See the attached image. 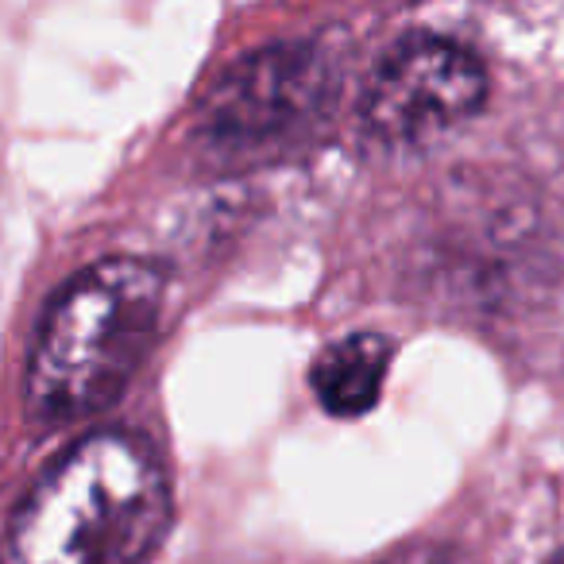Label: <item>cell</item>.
<instances>
[{
    "label": "cell",
    "instance_id": "obj_1",
    "mask_svg": "<svg viewBox=\"0 0 564 564\" xmlns=\"http://www.w3.org/2000/svg\"><path fill=\"white\" fill-rule=\"evenodd\" d=\"M171 525L155 448L128 430L74 441L12 507L4 564H140Z\"/></svg>",
    "mask_w": 564,
    "mask_h": 564
},
{
    "label": "cell",
    "instance_id": "obj_2",
    "mask_svg": "<svg viewBox=\"0 0 564 564\" xmlns=\"http://www.w3.org/2000/svg\"><path fill=\"white\" fill-rule=\"evenodd\" d=\"M159 314L163 274L148 259L109 256L58 286L28 348V417L55 430L109 406L148 356Z\"/></svg>",
    "mask_w": 564,
    "mask_h": 564
},
{
    "label": "cell",
    "instance_id": "obj_3",
    "mask_svg": "<svg viewBox=\"0 0 564 564\" xmlns=\"http://www.w3.org/2000/svg\"><path fill=\"white\" fill-rule=\"evenodd\" d=\"M337 70L314 43H271L232 63L202 105V132L220 151H279L329 112Z\"/></svg>",
    "mask_w": 564,
    "mask_h": 564
},
{
    "label": "cell",
    "instance_id": "obj_4",
    "mask_svg": "<svg viewBox=\"0 0 564 564\" xmlns=\"http://www.w3.org/2000/svg\"><path fill=\"white\" fill-rule=\"evenodd\" d=\"M487 101L476 51L445 35L414 32L387 47L360 94V128L383 148H417L471 120Z\"/></svg>",
    "mask_w": 564,
    "mask_h": 564
},
{
    "label": "cell",
    "instance_id": "obj_5",
    "mask_svg": "<svg viewBox=\"0 0 564 564\" xmlns=\"http://www.w3.org/2000/svg\"><path fill=\"white\" fill-rule=\"evenodd\" d=\"M391 368V340L379 333H352L333 340L310 368L317 402L337 417H360L379 402Z\"/></svg>",
    "mask_w": 564,
    "mask_h": 564
},
{
    "label": "cell",
    "instance_id": "obj_6",
    "mask_svg": "<svg viewBox=\"0 0 564 564\" xmlns=\"http://www.w3.org/2000/svg\"><path fill=\"white\" fill-rule=\"evenodd\" d=\"M379 564H468V561L456 549L445 545H414V549H402V553H391Z\"/></svg>",
    "mask_w": 564,
    "mask_h": 564
},
{
    "label": "cell",
    "instance_id": "obj_7",
    "mask_svg": "<svg viewBox=\"0 0 564 564\" xmlns=\"http://www.w3.org/2000/svg\"><path fill=\"white\" fill-rule=\"evenodd\" d=\"M553 564H564V549H561V553H556V561Z\"/></svg>",
    "mask_w": 564,
    "mask_h": 564
}]
</instances>
